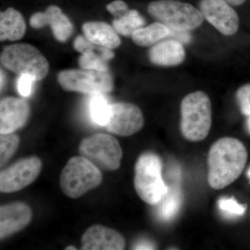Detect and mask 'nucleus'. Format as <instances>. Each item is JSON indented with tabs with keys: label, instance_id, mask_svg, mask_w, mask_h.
Instances as JSON below:
<instances>
[{
	"label": "nucleus",
	"instance_id": "obj_29",
	"mask_svg": "<svg viewBox=\"0 0 250 250\" xmlns=\"http://www.w3.org/2000/svg\"><path fill=\"white\" fill-rule=\"evenodd\" d=\"M97 45L90 42L88 39L82 36H77L74 42V47L80 53L83 54L87 51L98 48Z\"/></svg>",
	"mask_w": 250,
	"mask_h": 250
},
{
	"label": "nucleus",
	"instance_id": "obj_11",
	"mask_svg": "<svg viewBox=\"0 0 250 250\" xmlns=\"http://www.w3.org/2000/svg\"><path fill=\"white\" fill-rule=\"evenodd\" d=\"M144 124L141 109L130 103H115L111 104V116L106 129L112 134L129 136L140 131Z\"/></svg>",
	"mask_w": 250,
	"mask_h": 250
},
{
	"label": "nucleus",
	"instance_id": "obj_13",
	"mask_svg": "<svg viewBox=\"0 0 250 250\" xmlns=\"http://www.w3.org/2000/svg\"><path fill=\"white\" fill-rule=\"evenodd\" d=\"M82 246L83 250H122L125 249V241L115 230L95 225L83 233Z\"/></svg>",
	"mask_w": 250,
	"mask_h": 250
},
{
	"label": "nucleus",
	"instance_id": "obj_14",
	"mask_svg": "<svg viewBox=\"0 0 250 250\" xmlns=\"http://www.w3.org/2000/svg\"><path fill=\"white\" fill-rule=\"evenodd\" d=\"M32 218L30 207L22 203L8 204L0 208V238L11 236L27 227Z\"/></svg>",
	"mask_w": 250,
	"mask_h": 250
},
{
	"label": "nucleus",
	"instance_id": "obj_15",
	"mask_svg": "<svg viewBox=\"0 0 250 250\" xmlns=\"http://www.w3.org/2000/svg\"><path fill=\"white\" fill-rule=\"evenodd\" d=\"M31 27L40 29L49 24L54 37L60 42H65L71 35L73 27L62 9L55 5L49 6L44 12L36 13L30 18Z\"/></svg>",
	"mask_w": 250,
	"mask_h": 250
},
{
	"label": "nucleus",
	"instance_id": "obj_26",
	"mask_svg": "<svg viewBox=\"0 0 250 250\" xmlns=\"http://www.w3.org/2000/svg\"><path fill=\"white\" fill-rule=\"evenodd\" d=\"M236 99L242 113L246 116L250 115V83L241 86L236 93Z\"/></svg>",
	"mask_w": 250,
	"mask_h": 250
},
{
	"label": "nucleus",
	"instance_id": "obj_35",
	"mask_svg": "<svg viewBox=\"0 0 250 250\" xmlns=\"http://www.w3.org/2000/svg\"><path fill=\"white\" fill-rule=\"evenodd\" d=\"M65 250H76V248H74V247L70 246V247H67V248Z\"/></svg>",
	"mask_w": 250,
	"mask_h": 250
},
{
	"label": "nucleus",
	"instance_id": "obj_34",
	"mask_svg": "<svg viewBox=\"0 0 250 250\" xmlns=\"http://www.w3.org/2000/svg\"><path fill=\"white\" fill-rule=\"evenodd\" d=\"M247 125H248V129L250 134V115L248 116V122H247Z\"/></svg>",
	"mask_w": 250,
	"mask_h": 250
},
{
	"label": "nucleus",
	"instance_id": "obj_4",
	"mask_svg": "<svg viewBox=\"0 0 250 250\" xmlns=\"http://www.w3.org/2000/svg\"><path fill=\"white\" fill-rule=\"evenodd\" d=\"M103 182L101 171L83 156H75L67 163L60 177V187L65 195L78 198Z\"/></svg>",
	"mask_w": 250,
	"mask_h": 250
},
{
	"label": "nucleus",
	"instance_id": "obj_21",
	"mask_svg": "<svg viewBox=\"0 0 250 250\" xmlns=\"http://www.w3.org/2000/svg\"><path fill=\"white\" fill-rule=\"evenodd\" d=\"M146 21L136 10H129L123 16L116 18L113 21V28L118 34L125 36H132L133 34L144 26Z\"/></svg>",
	"mask_w": 250,
	"mask_h": 250
},
{
	"label": "nucleus",
	"instance_id": "obj_25",
	"mask_svg": "<svg viewBox=\"0 0 250 250\" xmlns=\"http://www.w3.org/2000/svg\"><path fill=\"white\" fill-rule=\"evenodd\" d=\"M220 209L230 217L241 216L246 213V207L233 198H222L219 200Z\"/></svg>",
	"mask_w": 250,
	"mask_h": 250
},
{
	"label": "nucleus",
	"instance_id": "obj_24",
	"mask_svg": "<svg viewBox=\"0 0 250 250\" xmlns=\"http://www.w3.org/2000/svg\"><path fill=\"white\" fill-rule=\"evenodd\" d=\"M80 67L86 70H98V71H108L106 61L103 59L101 54H97L94 49L87 51L82 54L79 59Z\"/></svg>",
	"mask_w": 250,
	"mask_h": 250
},
{
	"label": "nucleus",
	"instance_id": "obj_20",
	"mask_svg": "<svg viewBox=\"0 0 250 250\" xmlns=\"http://www.w3.org/2000/svg\"><path fill=\"white\" fill-rule=\"evenodd\" d=\"M182 195L178 182H172L167 186L165 196L159 202L158 214L162 220H172L177 214L182 205Z\"/></svg>",
	"mask_w": 250,
	"mask_h": 250
},
{
	"label": "nucleus",
	"instance_id": "obj_9",
	"mask_svg": "<svg viewBox=\"0 0 250 250\" xmlns=\"http://www.w3.org/2000/svg\"><path fill=\"white\" fill-rule=\"evenodd\" d=\"M42 163L38 157L31 156L17 161L1 171L0 190L4 193L17 192L27 187L39 177Z\"/></svg>",
	"mask_w": 250,
	"mask_h": 250
},
{
	"label": "nucleus",
	"instance_id": "obj_6",
	"mask_svg": "<svg viewBox=\"0 0 250 250\" xmlns=\"http://www.w3.org/2000/svg\"><path fill=\"white\" fill-rule=\"evenodd\" d=\"M3 66L21 75H29L36 81L42 80L49 72V62L40 51L27 43L6 46L1 54Z\"/></svg>",
	"mask_w": 250,
	"mask_h": 250
},
{
	"label": "nucleus",
	"instance_id": "obj_1",
	"mask_svg": "<svg viewBox=\"0 0 250 250\" xmlns=\"http://www.w3.org/2000/svg\"><path fill=\"white\" fill-rule=\"evenodd\" d=\"M248 152L244 145L234 138L218 140L210 147L208 156V182L219 190L236 181L244 170Z\"/></svg>",
	"mask_w": 250,
	"mask_h": 250
},
{
	"label": "nucleus",
	"instance_id": "obj_27",
	"mask_svg": "<svg viewBox=\"0 0 250 250\" xmlns=\"http://www.w3.org/2000/svg\"><path fill=\"white\" fill-rule=\"evenodd\" d=\"M35 79L29 75H21L18 80V93L21 96L27 98L32 93L33 84Z\"/></svg>",
	"mask_w": 250,
	"mask_h": 250
},
{
	"label": "nucleus",
	"instance_id": "obj_36",
	"mask_svg": "<svg viewBox=\"0 0 250 250\" xmlns=\"http://www.w3.org/2000/svg\"><path fill=\"white\" fill-rule=\"evenodd\" d=\"M248 177H249V179H250V167L249 170H248Z\"/></svg>",
	"mask_w": 250,
	"mask_h": 250
},
{
	"label": "nucleus",
	"instance_id": "obj_12",
	"mask_svg": "<svg viewBox=\"0 0 250 250\" xmlns=\"http://www.w3.org/2000/svg\"><path fill=\"white\" fill-rule=\"evenodd\" d=\"M30 114V108L25 100L6 98L0 103V133L11 134L25 125Z\"/></svg>",
	"mask_w": 250,
	"mask_h": 250
},
{
	"label": "nucleus",
	"instance_id": "obj_22",
	"mask_svg": "<svg viewBox=\"0 0 250 250\" xmlns=\"http://www.w3.org/2000/svg\"><path fill=\"white\" fill-rule=\"evenodd\" d=\"M90 114L95 124L106 126L111 116V104L104 95H95L90 103Z\"/></svg>",
	"mask_w": 250,
	"mask_h": 250
},
{
	"label": "nucleus",
	"instance_id": "obj_5",
	"mask_svg": "<svg viewBox=\"0 0 250 250\" xmlns=\"http://www.w3.org/2000/svg\"><path fill=\"white\" fill-rule=\"evenodd\" d=\"M147 10L153 18L172 30H194L205 19L200 10L177 0H156L149 4Z\"/></svg>",
	"mask_w": 250,
	"mask_h": 250
},
{
	"label": "nucleus",
	"instance_id": "obj_17",
	"mask_svg": "<svg viewBox=\"0 0 250 250\" xmlns=\"http://www.w3.org/2000/svg\"><path fill=\"white\" fill-rule=\"evenodd\" d=\"M85 37L95 45L110 49L121 45L118 32L109 24L103 22H88L82 27Z\"/></svg>",
	"mask_w": 250,
	"mask_h": 250
},
{
	"label": "nucleus",
	"instance_id": "obj_18",
	"mask_svg": "<svg viewBox=\"0 0 250 250\" xmlns=\"http://www.w3.org/2000/svg\"><path fill=\"white\" fill-rule=\"evenodd\" d=\"M26 24L21 12L9 8L0 14V39L18 41L25 34Z\"/></svg>",
	"mask_w": 250,
	"mask_h": 250
},
{
	"label": "nucleus",
	"instance_id": "obj_16",
	"mask_svg": "<svg viewBox=\"0 0 250 250\" xmlns=\"http://www.w3.org/2000/svg\"><path fill=\"white\" fill-rule=\"evenodd\" d=\"M152 63L160 66H177L186 59V51L182 42L167 39L153 45L149 52Z\"/></svg>",
	"mask_w": 250,
	"mask_h": 250
},
{
	"label": "nucleus",
	"instance_id": "obj_2",
	"mask_svg": "<svg viewBox=\"0 0 250 250\" xmlns=\"http://www.w3.org/2000/svg\"><path fill=\"white\" fill-rule=\"evenodd\" d=\"M181 131L186 139L197 142L207 137L212 124V107L205 92L187 95L181 104Z\"/></svg>",
	"mask_w": 250,
	"mask_h": 250
},
{
	"label": "nucleus",
	"instance_id": "obj_23",
	"mask_svg": "<svg viewBox=\"0 0 250 250\" xmlns=\"http://www.w3.org/2000/svg\"><path fill=\"white\" fill-rule=\"evenodd\" d=\"M20 140L17 135L11 134H1L0 137V164L1 167L10 160L17 150Z\"/></svg>",
	"mask_w": 250,
	"mask_h": 250
},
{
	"label": "nucleus",
	"instance_id": "obj_8",
	"mask_svg": "<svg viewBox=\"0 0 250 250\" xmlns=\"http://www.w3.org/2000/svg\"><path fill=\"white\" fill-rule=\"evenodd\" d=\"M59 84L67 91L105 95L113 88V79L108 71L98 70H67L59 72Z\"/></svg>",
	"mask_w": 250,
	"mask_h": 250
},
{
	"label": "nucleus",
	"instance_id": "obj_28",
	"mask_svg": "<svg viewBox=\"0 0 250 250\" xmlns=\"http://www.w3.org/2000/svg\"><path fill=\"white\" fill-rule=\"evenodd\" d=\"M106 9L116 18L123 16L129 10L127 4L123 0H116L112 1L106 6Z\"/></svg>",
	"mask_w": 250,
	"mask_h": 250
},
{
	"label": "nucleus",
	"instance_id": "obj_10",
	"mask_svg": "<svg viewBox=\"0 0 250 250\" xmlns=\"http://www.w3.org/2000/svg\"><path fill=\"white\" fill-rule=\"evenodd\" d=\"M200 10L204 18L222 34L232 36L239 28V18L225 0H201Z\"/></svg>",
	"mask_w": 250,
	"mask_h": 250
},
{
	"label": "nucleus",
	"instance_id": "obj_30",
	"mask_svg": "<svg viewBox=\"0 0 250 250\" xmlns=\"http://www.w3.org/2000/svg\"><path fill=\"white\" fill-rule=\"evenodd\" d=\"M168 39H174V40L182 42V44H187L191 40V36L189 34V31H176L170 29Z\"/></svg>",
	"mask_w": 250,
	"mask_h": 250
},
{
	"label": "nucleus",
	"instance_id": "obj_33",
	"mask_svg": "<svg viewBox=\"0 0 250 250\" xmlns=\"http://www.w3.org/2000/svg\"><path fill=\"white\" fill-rule=\"evenodd\" d=\"M4 83V75L2 70H1V89H2L3 85Z\"/></svg>",
	"mask_w": 250,
	"mask_h": 250
},
{
	"label": "nucleus",
	"instance_id": "obj_32",
	"mask_svg": "<svg viewBox=\"0 0 250 250\" xmlns=\"http://www.w3.org/2000/svg\"><path fill=\"white\" fill-rule=\"evenodd\" d=\"M225 1H228L229 4H231V6H237L243 4L246 0H225Z\"/></svg>",
	"mask_w": 250,
	"mask_h": 250
},
{
	"label": "nucleus",
	"instance_id": "obj_3",
	"mask_svg": "<svg viewBox=\"0 0 250 250\" xmlns=\"http://www.w3.org/2000/svg\"><path fill=\"white\" fill-rule=\"evenodd\" d=\"M160 158L152 152L142 154L135 166L134 186L138 195L148 205H156L167 191L162 177Z\"/></svg>",
	"mask_w": 250,
	"mask_h": 250
},
{
	"label": "nucleus",
	"instance_id": "obj_31",
	"mask_svg": "<svg viewBox=\"0 0 250 250\" xmlns=\"http://www.w3.org/2000/svg\"><path fill=\"white\" fill-rule=\"evenodd\" d=\"M134 249L136 250H153L154 249V245L150 242L147 241H143L139 242L136 246Z\"/></svg>",
	"mask_w": 250,
	"mask_h": 250
},
{
	"label": "nucleus",
	"instance_id": "obj_7",
	"mask_svg": "<svg viewBox=\"0 0 250 250\" xmlns=\"http://www.w3.org/2000/svg\"><path fill=\"white\" fill-rule=\"evenodd\" d=\"M80 152L81 156L93 163L100 170H118L123 158V149L118 141L105 134L85 138L80 143Z\"/></svg>",
	"mask_w": 250,
	"mask_h": 250
},
{
	"label": "nucleus",
	"instance_id": "obj_19",
	"mask_svg": "<svg viewBox=\"0 0 250 250\" xmlns=\"http://www.w3.org/2000/svg\"><path fill=\"white\" fill-rule=\"evenodd\" d=\"M170 33V29L167 26L158 22L146 27L140 28L135 31L131 37L136 45L141 47H149L167 39Z\"/></svg>",
	"mask_w": 250,
	"mask_h": 250
}]
</instances>
